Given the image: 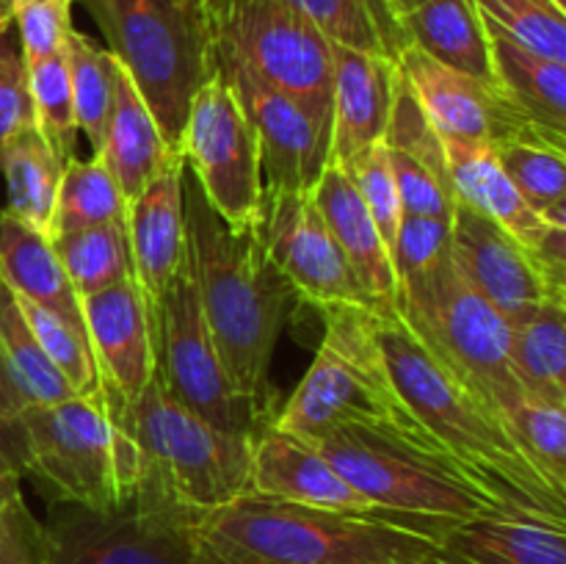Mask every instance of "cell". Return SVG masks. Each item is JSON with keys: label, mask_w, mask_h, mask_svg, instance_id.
I'll use <instances>...</instances> for the list:
<instances>
[{"label": "cell", "mask_w": 566, "mask_h": 564, "mask_svg": "<svg viewBox=\"0 0 566 564\" xmlns=\"http://www.w3.org/2000/svg\"><path fill=\"white\" fill-rule=\"evenodd\" d=\"M127 199L99 155L66 158L53 213V238L83 227L127 221Z\"/></svg>", "instance_id": "cell-34"}, {"label": "cell", "mask_w": 566, "mask_h": 564, "mask_svg": "<svg viewBox=\"0 0 566 564\" xmlns=\"http://www.w3.org/2000/svg\"><path fill=\"white\" fill-rule=\"evenodd\" d=\"M125 420L142 453V479L180 506L202 514L252 490L254 437L216 429L182 407L169 396L158 370Z\"/></svg>", "instance_id": "cell-8"}, {"label": "cell", "mask_w": 566, "mask_h": 564, "mask_svg": "<svg viewBox=\"0 0 566 564\" xmlns=\"http://www.w3.org/2000/svg\"><path fill=\"white\" fill-rule=\"evenodd\" d=\"M180 6H188V9H202V0H177Z\"/></svg>", "instance_id": "cell-53"}, {"label": "cell", "mask_w": 566, "mask_h": 564, "mask_svg": "<svg viewBox=\"0 0 566 564\" xmlns=\"http://www.w3.org/2000/svg\"><path fill=\"white\" fill-rule=\"evenodd\" d=\"M396 64L440 138L490 147H501L506 142H547L564 147L562 136H553L528 119L497 83L448 70L412 44L401 50Z\"/></svg>", "instance_id": "cell-15"}, {"label": "cell", "mask_w": 566, "mask_h": 564, "mask_svg": "<svg viewBox=\"0 0 566 564\" xmlns=\"http://www.w3.org/2000/svg\"><path fill=\"white\" fill-rule=\"evenodd\" d=\"M453 216H407L401 213L390 258L396 280L431 269L451 252Z\"/></svg>", "instance_id": "cell-44"}, {"label": "cell", "mask_w": 566, "mask_h": 564, "mask_svg": "<svg viewBox=\"0 0 566 564\" xmlns=\"http://www.w3.org/2000/svg\"><path fill=\"white\" fill-rule=\"evenodd\" d=\"M381 142H385L390 149H396V153H403L409 155V158H415L420 166H426L431 175L448 180V160H446V147H442L440 133L434 130V125L429 122L426 111L420 108L418 97L412 94L409 83L403 81L401 70H398L396 94H392V105H390V119H387V130Z\"/></svg>", "instance_id": "cell-41"}, {"label": "cell", "mask_w": 566, "mask_h": 564, "mask_svg": "<svg viewBox=\"0 0 566 564\" xmlns=\"http://www.w3.org/2000/svg\"><path fill=\"white\" fill-rule=\"evenodd\" d=\"M0 462L20 476H28V468H31L25 424L17 415L6 412L3 407H0Z\"/></svg>", "instance_id": "cell-48"}, {"label": "cell", "mask_w": 566, "mask_h": 564, "mask_svg": "<svg viewBox=\"0 0 566 564\" xmlns=\"http://www.w3.org/2000/svg\"><path fill=\"white\" fill-rule=\"evenodd\" d=\"M451 260L509 324L547 302H566V274L547 269L501 224L459 199L453 205Z\"/></svg>", "instance_id": "cell-16"}, {"label": "cell", "mask_w": 566, "mask_h": 564, "mask_svg": "<svg viewBox=\"0 0 566 564\" xmlns=\"http://www.w3.org/2000/svg\"><path fill=\"white\" fill-rule=\"evenodd\" d=\"M486 22V20H484ZM495 66V83L501 92L523 111L528 119L564 138L566 127V64L547 61L486 22Z\"/></svg>", "instance_id": "cell-30"}, {"label": "cell", "mask_w": 566, "mask_h": 564, "mask_svg": "<svg viewBox=\"0 0 566 564\" xmlns=\"http://www.w3.org/2000/svg\"><path fill=\"white\" fill-rule=\"evenodd\" d=\"M0 276L20 299L53 310L55 315L86 330L81 296L72 288L53 241L17 221L3 208H0Z\"/></svg>", "instance_id": "cell-27"}, {"label": "cell", "mask_w": 566, "mask_h": 564, "mask_svg": "<svg viewBox=\"0 0 566 564\" xmlns=\"http://www.w3.org/2000/svg\"><path fill=\"white\" fill-rule=\"evenodd\" d=\"M171 153H180L191 103L216 75L202 9L177 0H83Z\"/></svg>", "instance_id": "cell-5"}, {"label": "cell", "mask_w": 566, "mask_h": 564, "mask_svg": "<svg viewBox=\"0 0 566 564\" xmlns=\"http://www.w3.org/2000/svg\"><path fill=\"white\" fill-rule=\"evenodd\" d=\"M72 3H75V0H72Z\"/></svg>", "instance_id": "cell-54"}, {"label": "cell", "mask_w": 566, "mask_h": 564, "mask_svg": "<svg viewBox=\"0 0 566 564\" xmlns=\"http://www.w3.org/2000/svg\"><path fill=\"white\" fill-rule=\"evenodd\" d=\"M31 468L50 501L81 506H122L142 479V453L127 420L99 387L88 396L31 407L22 412Z\"/></svg>", "instance_id": "cell-7"}, {"label": "cell", "mask_w": 566, "mask_h": 564, "mask_svg": "<svg viewBox=\"0 0 566 564\" xmlns=\"http://www.w3.org/2000/svg\"><path fill=\"white\" fill-rule=\"evenodd\" d=\"M186 260L227 376L274 420L271 359L296 293L269 260L263 227L227 224L182 171Z\"/></svg>", "instance_id": "cell-2"}, {"label": "cell", "mask_w": 566, "mask_h": 564, "mask_svg": "<svg viewBox=\"0 0 566 564\" xmlns=\"http://www.w3.org/2000/svg\"><path fill=\"white\" fill-rule=\"evenodd\" d=\"M346 169L352 175L354 186H357L359 197H363L365 208H368L370 219L376 221L381 238L392 249L398 221H401V199H398V186L396 175H392V160L390 153H387V144H370Z\"/></svg>", "instance_id": "cell-42"}, {"label": "cell", "mask_w": 566, "mask_h": 564, "mask_svg": "<svg viewBox=\"0 0 566 564\" xmlns=\"http://www.w3.org/2000/svg\"><path fill=\"white\" fill-rule=\"evenodd\" d=\"M81 304L103 393L116 407H130L158 370L149 315L136 280L83 296Z\"/></svg>", "instance_id": "cell-20"}, {"label": "cell", "mask_w": 566, "mask_h": 564, "mask_svg": "<svg viewBox=\"0 0 566 564\" xmlns=\"http://www.w3.org/2000/svg\"><path fill=\"white\" fill-rule=\"evenodd\" d=\"M25 70L33 125L64 158H72L81 130H77L75 103H72L66 48L61 53L48 55V59L31 61V64H25Z\"/></svg>", "instance_id": "cell-38"}, {"label": "cell", "mask_w": 566, "mask_h": 564, "mask_svg": "<svg viewBox=\"0 0 566 564\" xmlns=\"http://www.w3.org/2000/svg\"><path fill=\"white\" fill-rule=\"evenodd\" d=\"M22 498V476L0 462V503Z\"/></svg>", "instance_id": "cell-49"}, {"label": "cell", "mask_w": 566, "mask_h": 564, "mask_svg": "<svg viewBox=\"0 0 566 564\" xmlns=\"http://www.w3.org/2000/svg\"><path fill=\"white\" fill-rule=\"evenodd\" d=\"M182 171H186V164H182V155H177L127 208L133 280L149 315L155 359H158L164 299L180 265L186 263Z\"/></svg>", "instance_id": "cell-19"}, {"label": "cell", "mask_w": 566, "mask_h": 564, "mask_svg": "<svg viewBox=\"0 0 566 564\" xmlns=\"http://www.w3.org/2000/svg\"><path fill=\"white\" fill-rule=\"evenodd\" d=\"M263 241L282 280L318 313L329 307L379 310L332 238L313 191L265 199Z\"/></svg>", "instance_id": "cell-14"}, {"label": "cell", "mask_w": 566, "mask_h": 564, "mask_svg": "<svg viewBox=\"0 0 566 564\" xmlns=\"http://www.w3.org/2000/svg\"><path fill=\"white\" fill-rule=\"evenodd\" d=\"M66 66H70L77 130L86 136L92 155H97L103 149L111 100H114L116 59L105 48L94 44L86 33L72 28L66 36Z\"/></svg>", "instance_id": "cell-36"}, {"label": "cell", "mask_w": 566, "mask_h": 564, "mask_svg": "<svg viewBox=\"0 0 566 564\" xmlns=\"http://www.w3.org/2000/svg\"><path fill=\"white\" fill-rule=\"evenodd\" d=\"M202 3H205V0H202Z\"/></svg>", "instance_id": "cell-55"}, {"label": "cell", "mask_w": 566, "mask_h": 564, "mask_svg": "<svg viewBox=\"0 0 566 564\" xmlns=\"http://www.w3.org/2000/svg\"><path fill=\"white\" fill-rule=\"evenodd\" d=\"M448 160V180L453 197L501 224L536 254L547 269L566 274V230L545 224L528 208L514 182L503 171L495 147L459 138H442Z\"/></svg>", "instance_id": "cell-21"}, {"label": "cell", "mask_w": 566, "mask_h": 564, "mask_svg": "<svg viewBox=\"0 0 566 564\" xmlns=\"http://www.w3.org/2000/svg\"><path fill=\"white\" fill-rule=\"evenodd\" d=\"M392 160V175H396L398 199H401V213L407 216H453V197L451 182L442 177L431 175L426 166L409 155L396 153L387 147Z\"/></svg>", "instance_id": "cell-46"}, {"label": "cell", "mask_w": 566, "mask_h": 564, "mask_svg": "<svg viewBox=\"0 0 566 564\" xmlns=\"http://www.w3.org/2000/svg\"><path fill=\"white\" fill-rule=\"evenodd\" d=\"M495 155L528 208L545 224L566 230L564 147L547 142H506L495 147Z\"/></svg>", "instance_id": "cell-35"}, {"label": "cell", "mask_w": 566, "mask_h": 564, "mask_svg": "<svg viewBox=\"0 0 566 564\" xmlns=\"http://www.w3.org/2000/svg\"><path fill=\"white\" fill-rule=\"evenodd\" d=\"M75 396L33 337L14 291L0 276V407L22 418L31 407Z\"/></svg>", "instance_id": "cell-28"}, {"label": "cell", "mask_w": 566, "mask_h": 564, "mask_svg": "<svg viewBox=\"0 0 566 564\" xmlns=\"http://www.w3.org/2000/svg\"><path fill=\"white\" fill-rule=\"evenodd\" d=\"M53 249L81 299L133 280L127 221L64 232L53 238Z\"/></svg>", "instance_id": "cell-33"}, {"label": "cell", "mask_w": 566, "mask_h": 564, "mask_svg": "<svg viewBox=\"0 0 566 564\" xmlns=\"http://www.w3.org/2000/svg\"><path fill=\"white\" fill-rule=\"evenodd\" d=\"M158 376L175 401L213 424L216 429L258 437L265 426H271V415H265L252 398L238 393L227 376L205 321L188 260L177 271L160 310Z\"/></svg>", "instance_id": "cell-13"}, {"label": "cell", "mask_w": 566, "mask_h": 564, "mask_svg": "<svg viewBox=\"0 0 566 564\" xmlns=\"http://www.w3.org/2000/svg\"><path fill=\"white\" fill-rule=\"evenodd\" d=\"M193 518L197 512L144 479L108 512L50 501L42 523L48 564H197Z\"/></svg>", "instance_id": "cell-11"}, {"label": "cell", "mask_w": 566, "mask_h": 564, "mask_svg": "<svg viewBox=\"0 0 566 564\" xmlns=\"http://www.w3.org/2000/svg\"><path fill=\"white\" fill-rule=\"evenodd\" d=\"M216 70L241 100L263 158L265 199L276 194L313 191L329 160V125L298 100L265 86L232 61L213 53Z\"/></svg>", "instance_id": "cell-17"}, {"label": "cell", "mask_w": 566, "mask_h": 564, "mask_svg": "<svg viewBox=\"0 0 566 564\" xmlns=\"http://www.w3.org/2000/svg\"><path fill=\"white\" fill-rule=\"evenodd\" d=\"M313 199L365 293L379 307L396 304L398 280L390 247L381 238L376 221L370 219L348 169L326 164L318 182L313 186Z\"/></svg>", "instance_id": "cell-23"}, {"label": "cell", "mask_w": 566, "mask_h": 564, "mask_svg": "<svg viewBox=\"0 0 566 564\" xmlns=\"http://www.w3.org/2000/svg\"><path fill=\"white\" fill-rule=\"evenodd\" d=\"M25 125H33V108L25 59L11 22L0 31V147Z\"/></svg>", "instance_id": "cell-45"}, {"label": "cell", "mask_w": 566, "mask_h": 564, "mask_svg": "<svg viewBox=\"0 0 566 564\" xmlns=\"http://www.w3.org/2000/svg\"><path fill=\"white\" fill-rule=\"evenodd\" d=\"M440 547L470 564H566V523L486 512L453 523Z\"/></svg>", "instance_id": "cell-24"}, {"label": "cell", "mask_w": 566, "mask_h": 564, "mask_svg": "<svg viewBox=\"0 0 566 564\" xmlns=\"http://www.w3.org/2000/svg\"><path fill=\"white\" fill-rule=\"evenodd\" d=\"M17 296V293H14ZM22 315H25L28 326H31L33 337L42 346L44 357L50 359L55 370L66 379V385L77 393V396H88L103 387L99 382L97 363H94L92 346H88L86 330L75 326L72 321L61 318L53 310H44L39 304L28 302V299L17 296Z\"/></svg>", "instance_id": "cell-39"}, {"label": "cell", "mask_w": 566, "mask_h": 564, "mask_svg": "<svg viewBox=\"0 0 566 564\" xmlns=\"http://www.w3.org/2000/svg\"><path fill=\"white\" fill-rule=\"evenodd\" d=\"M97 155L114 175L127 205L164 171V166L171 158L180 155L171 153L169 144L164 142L158 122L149 114L147 103L136 92L119 61H116L114 70V100H111L105 142Z\"/></svg>", "instance_id": "cell-25"}, {"label": "cell", "mask_w": 566, "mask_h": 564, "mask_svg": "<svg viewBox=\"0 0 566 564\" xmlns=\"http://www.w3.org/2000/svg\"><path fill=\"white\" fill-rule=\"evenodd\" d=\"M332 116L329 160L346 169L363 149L385 138L396 94L398 64L385 55L332 44Z\"/></svg>", "instance_id": "cell-22"}, {"label": "cell", "mask_w": 566, "mask_h": 564, "mask_svg": "<svg viewBox=\"0 0 566 564\" xmlns=\"http://www.w3.org/2000/svg\"><path fill=\"white\" fill-rule=\"evenodd\" d=\"M11 22H14V17H11V0H0V31L9 28Z\"/></svg>", "instance_id": "cell-52"}, {"label": "cell", "mask_w": 566, "mask_h": 564, "mask_svg": "<svg viewBox=\"0 0 566 564\" xmlns=\"http://www.w3.org/2000/svg\"><path fill=\"white\" fill-rule=\"evenodd\" d=\"M11 17L25 64L66 48L72 25V0H11Z\"/></svg>", "instance_id": "cell-43"}, {"label": "cell", "mask_w": 566, "mask_h": 564, "mask_svg": "<svg viewBox=\"0 0 566 564\" xmlns=\"http://www.w3.org/2000/svg\"><path fill=\"white\" fill-rule=\"evenodd\" d=\"M503 426L531 464L566 492V407L528 396L506 415Z\"/></svg>", "instance_id": "cell-40"}, {"label": "cell", "mask_w": 566, "mask_h": 564, "mask_svg": "<svg viewBox=\"0 0 566 564\" xmlns=\"http://www.w3.org/2000/svg\"><path fill=\"white\" fill-rule=\"evenodd\" d=\"M486 22L547 61L566 64V14L558 0H473Z\"/></svg>", "instance_id": "cell-37"}, {"label": "cell", "mask_w": 566, "mask_h": 564, "mask_svg": "<svg viewBox=\"0 0 566 564\" xmlns=\"http://www.w3.org/2000/svg\"><path fill=\"white\" fill-rule=\"evenodd\" d=\"M392 3V11H396V17L401 20V17H407L409 11L420 9L423 3H429V0H390Z\"/></svg>", "instance_id": "cell-51"}, {"label": "cell", "mask_w": 566, "mask_h": 564, "mask_svg": "<svg viewBox=\"0 0 566 564\" xmlns=\"http://www.w3.org/2000/svg\"><path fill=\"white\" fill-rule=\"evenodd\" d=\"M321 318L318 352L296 390L276 407L271 426L307 442L343 426H365L437 453L392 385L376 341L374 310L329 307L321 310Z\"/></svg>", "instance_id": "cell-4"}, {"label": "cell", "mask_w": 566, "mask_h": 564, "mask_svg": "<svg viewBox=\"0 0 566 564\" xmlns=\"http://www.w3.org/2000/svg\"><path fill=\"white\" fill-rule=\"evenodd\" d=\"M396 310L418 341L501 420L528 393L512 368V324L459 274L451 252L398 280Z\"/></svg>", "instance_id": "cell-6"}, {"label": "cell", "mask_w": 566, "mask_h": 564, "mask_svg": "<svg viewBox=\"0 0 566 564\" xmlns=\"http://www.w3.org/2000/svg\"><path fill=\"white\" fill-rule=\"evenodd\" d=\"M374 330L392 385L434 451L501 512L566 523V492L531 464L503 420L418 341L396 304L374 310Z\"/></svg>", "instance_id": "cell-1"}, {"label": "cell", "mask_w": 566, "mask_h": 564, "mask_svg": "<svg viewBox=\"0 0 566 564\" xmlns=\"http://www.w3.org/2000/svg\"><path fill=\"white\" fill-rule=\"evenodd\" d=\"M418 564H470V562H464V558H459V556H453V553L442 551V547H434V551H431L429 556L420 558Z\"/></svg>", "instance_id": "cell-50"}, {"label": "cell", "mask_w": 566, "mask_h": 564, "mask_svg": "<svg viewBox=\"0 0 566 564\" xmlns=\"http://www.w3.org/2000/svg\"><path fill=\"white\" fill-rule=\"evenodd\" d=\"M66 158L36 130L25 125L0 147L6 182V213L53 241V213Z\"/></svg>", "instance_id": "cell-29"}, {"label": "cell", "mask_w": 566, "mask_h": 564, "mask_svg": "<svg viewBox=\"0 0 566 564\" xmlns=\"http://www.w3.org/2000/svg\"><path fill=\"white\" fill-rule=\"evenodd\" d=\"M258 495L280 498V501L302 503L313 509H329V512L348 514H376V518H392L401 523L415 525L418 531L442 542V531L434 525L415 523V520L385 514L365 501L346 479L335 470V464L313 446L296 435L265 426L252 442V490Z\"/></svg>", "instance_id": "cell-18"}, {"label": "cell", "mask_w": 566, "mask_h": 564, "mask_svg": "<svg viewBox=\"0 0 566 564\" xmlns=\"http://www.w3.org/2000/svg\"><path fill=\"white\" fill-rule=\"evenodd\" d=\"M180 155L188 175L227 224L235 230L263 227L265 182L260 144L241 100L219 70L193 97Z\"/></svg>", "instance_id": "cell-12"}, {"label": "cell", "mask_w": 566, "mask_h": 564, "mask_svg": "<svg viewBox=\"0 0 566 564\" xmlns=\"http://www.w3.org/2000/svg\"><path fill=\"white\" fill-rule=\"evenodd\" d=\"M407 44L437 64L462 75L495 83L490 33L473 0H429L401 17Z\"/></svg>", "instance_id": "cell-26"}, {"label": "cell", "mask_w": 566, "mask_h": 564, "mask_svg": "<svg viewBox=\"0 0 566 564\" xmlns=\"http://www.w3.org/2000/svg\"><path fill=\"white\" fill-rule=\"evenodd\" d=\"M337 473L379 512L415 520L448 534L453 523L501 512L453 464L401 437L343 426L313 442Z\"/></svg>", "instance_id": "cell-9"}, {"label": "cell", "mask_w": 566, "mask_h": 564, "mask_svg": "<svg viewBox=\"0 0 566 564\" xmlns=\"http://www.w3.org/2000/svg\"><path fill=\"white\" fill-rule=\"evenodd\" d=\"M0 564H48L44 525L25 498L0 503Z\"/></svg>", "instance_id": "cell-47"}, {"label": "cell", "mask_w": 566, "mask_h": 564, "mask_svg": "<svg viewBox=\"0 0 566 564\" xmlns=\"http://www.w3.org/2000/svg\"><path fill=\"white\" fill-rule=\"evenodd\" d=\"M202 17L216 55L329 125L335 61L332 42L313 22L285 0H205Z\"/></svg>", "instance_id": "cell-10"}, {"label": "cell", "mask_w": 566, "mask_h": 564, "mask_svg": "<svg viewBox=\"0 0 566 564\" xmlns=\"http://www.w3.org/2000/svg\"><path fill=\"white\" fill-rule=\"evenodd\" d=\"M332 44L398 61L407 48L390 0H285Z\"/></svg>", "instance_id": "cell-32"}, {"label": "cell", "mask_w": 566, "mask_h": 564, "mask_svg": "<svg viewBox=\"0 0 566 564\" xmlns=\"http://www.w3.org/2000/svg\"><path fill=\"white\" fill-rule=\"evenodd\" d=\"M197 564H418L437 545L415 525L243 492L191 523Z\"/></svg>", "instance_id": "cell-3"}, {"label": "cell", "mask_w": 566, "mask_h": 564, "mask_svg": "<svg viewBox=\"0 0 566 564\" xmlns=\"http://www.w3.org/2000/svg\"><path fill=\"white\" fill-rule=\"evenodd\" d=\"M512 368L531 398L566 407V302H547L514 321Z\"/></svg>", "instance_id": "cell-31"}]
</instances>
